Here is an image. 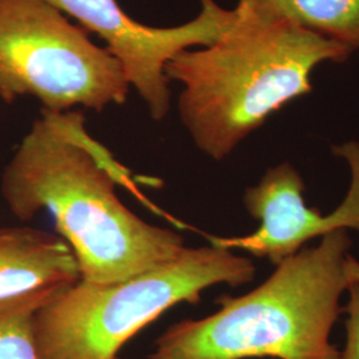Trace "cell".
Listing matches in <instances>:
<instances>
[{
	"label": "cell",
	"instance_id": "52a82bcc",
	"mask_svg": "<svg viewBox=\"0 0 359 359\" xmlns=\"http://www.w3.org/2000/svg\"><path fill=\"white\" fill-rule=\"evenodd\" d=\"M350 168L351 182L346 198L327 216L311 209L304 200L305 184L299 172L285 161L269 168L259 182L245 191L244 205L259 225L246 236H209V243L250 256L268 258L277 266L298 253L309 241L339 229L359 231V142L333 147Z\"/></svg>",
	"mask_w": 359,
	"mask_h": 359
},
{
	"label": "cell",
	"instance_id": "7a4b0ae2",
	"mask_svg": "<svg viewBox=\"0 0 359 359\" xmlns=\"http://www.w3.org/2000/svg\"><path fill=\"white\" fill-rule=\"evenodd\" d=\"M353 53L258 0H238L224 34L210 46L179 52L165 75L182 86L177 109L193 144L222 161L270 116L309 95L317 67L345 63Z\"/></svg>",
	"mask_w": 359,
	"mask_h": 359
},
{
	"label": "cell",
	"instance_id": "8fae6325",
	"mask_svg": "<svg viewBox=\"0 0 359 359\" xmlns=\"http://www.w3.org/2000/svg\"><path fill=\"white\" fill-rule=\"evenodd\" d=\"M348 304L344 309L347 313L346 346L341 359H359V280L350 283Z\"/></svg>",
	"mask_w": 359,
	"mask_h": 359
},
{
	"label": "cell",
	"instance_id": "9c48e42d",
	"mask_svg": "<svg viewBox=\"0 0 359 359\" xmlns=\"http://www.w3.org/2000/svg\"><path fill=\"white\" fill-rule=\"evenodd\" d=\"M265 8L359 51V0H258Z\"/></svg>",
	"mask_w": 359,
	"mask_h": 359
},
{
	"label": "cell",
	"instance_id": "8992f818",
	"mask_svg": "<svg viewBox=\"0 0 359 359\" xmlns=\"http://www.w3.org/2000/svg\"><path fill=\"white\" fill-rule=\"evenodd\" d=\"M62 13L97 34L124 68L130 87L147 104L156 121L170 111L172 90L165 65L179 52L206 47L217 40L233 18V8L201 0V11L181 26H145L129 18L117 0H50Z\"/></svg>",
	"mask_w": 359,
	"mask_h": 359
},
{
	"label": "cell",
	"instance_id": "6da1fadb",
	"mask_svg": "<svg viewBox=\"0 0 359 359\" xmlns=\"http://www.w3.org/2000/svg\"><path fill=\"white\" fill-rule=\"evenodd\" d=\"M127 170L86 129L80 111L41 116L4 168L0 192L22 221L47 210L76 257L80 280L112 283L179 257L177 231L152 225L116 193Z\"/></svg>",
	"mask_w": 359,
	"mask_h": 359
},
{
	"label": "cell",
	"instance_id": "5b68a950",
	"mask_svg": "<svg viewBox=\"0 0 359 359\" xmlns=\"http://www.w3.org/2000/svg\"><path fill=\"white\" fill-rule=\"evenodd\" d=\"M124 68L50 0H0V99L34 96L51 112H103L128 99Z\"/></svg>",
	"mask_w": 359,
	"mask_h": 359
},
{
	"label": "cell",
	"instance_id": "3957f363",
	"mask_svg": "<svg viewBox=\"0 0 359 359\" xmlns=\"http://www.w3.org/2000/svg\"><path fill=\"white\" fill-rule=\"evenodd\" d=\"M350 248L346 229L323 236L252 292L224 295L213 314L172 325L144 359H341L330 333L341 297L359 280Z\"/></svg>",
	"mask_w": 359,
	"mask_h": 359
},
{
	"label": "cell",
	"instance_id": "277c9868",
	"mask_svg": "<svg viewBox=\"0 0 359 359\" xmlns=\"http://www.w3.org/2000/svg\"><path fill=\"white\" fill-rule=\"evenodd\" d=\"M248 257L215 245L185 248L175 259L112 283L79 280L34 316L41 359H118L130 338L179 304H198L216 285L252 283Z\"/></svg>",
	"mask_w": 359,
	"mask_h": 359
},
{
	"label": "cell",
	"instance_id": "30bf717a",
	"mask_svg": "<svg viewBox=\"0 0 359 359\" xmlns=\"http://www.w3.org/2000/svg\"><path fill=\"white\" fill-rule=\"evenodd\" d=\"M62 290H44L0 302V359H41L34 337V316Z\"/></svg>",
	"mask_w": 359,
	"mask_h": 359
},
{
	"label": "cell",
	"instance_id": "ba28073f",
	"mask_svg": "<svg viewBox=\"0 0 359 359\" xmlns=\"http://www.w3.org/2000/svg\"><path fill=\"white\" fill-rule=\"evenodd\" d=\"M80 280L76 257L59 234L32 228H0V302Z\"/></svg>",
	"mask_w": 359,
	"mask_h": 359
}]
</instances>
